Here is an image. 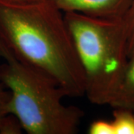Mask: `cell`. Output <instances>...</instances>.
Returning a JSON list of instances; mask_svg holds the SVG:
<instances>
[{
  "mask_svg": "<svg viewBox=\"0 0 134 134\" xmlns=\"http://www.w3.org/2000/svg\"><path fill=\"white\" fill-rule=\"evenodd\" d=\"M6 90L7 88L0 81V119L4 115L8 114V104L10 98V91Z\"/></svg>",
  "mask_w": 134,
  "mask_h": 134,
  "instance_id": "obj_10",
  "label": "cell"
},
{
  "mask_svg": "<svg viewBox=\"0 0 134 134\" xmlns=\"http://www.w3.org/2000/svg\"><path fill=\"white\" fill-rule=\"evenodd\" d=\"M23 128L18 119L12 114H7L0 119V134H20Z\"/></svg>",
  "mask_w": 134,
  "mask_h": 134,
  "instance_id": "obj_7",
  "label": "cell"
},
{
  "mask_svg": "<svg viewBox=\"0 0 134 134\" xmlns=\"http://www.w3.org/2000/svg\"><path fill=\"white\" fill-rule=\"evenodd\" d=\"M63 13L101 19L125 18L133 0H49Z\"/></svg>",
  "mask_w": 134,
  "mask_h": 134,
  "instance_id": "obj_4",
  "label": "cell"
},
{
  "mask_svg": "<svg viewBox=\"0 0 134 134\" xmlns=\"http://www.w3.org/2000/svg\"><path fill=\"white\" fill-rule=\"evenodd\" d=\"M88 133L90 134H115L112 121L103 119L96 120L92 122Z\"/></svg>",
  "mask_w": 134,
  "mask_h": 134,
  "instance_id": "obj_9",
  "label": "cell"
},
{
  "mask_svg": "<svg viewBox=\"0 0 134 134\" xmlns=\"http://www.w3.org/2000/svg\"><path fill=\"white\" fill-rule=\"evenodd\" d=\"M109 105L134 111V55L130 57L118 88Z\"/></svg>",
  "mask_w": 134,
  "mask_h": 134,
  "instance_id": "obj_5",
  "label": "cell"
},
{
  "mask_svg": "<svg viewBox=\"0 0 134 134\" xmlns=\"http://www.w3.org/2000/svg\"><path fill=\"white\" fill-rule=\"evenodd\" d=\"M111 121L115 134H134V111L115 108Z\"/></svg>",
  "mask_w": 134,
  "mask_h": 134,
  "instance_id": "obj_6",
  "label": "cell"
},
{
  "mask_svg": "<svg viewBox=\"0 0 134 134\" xmlns=\"http://www.w3.org/2000/svg\"><path fill=\"white\" fill-rule=\"evenodd\" d=\"M64 16L85 77V96L94 104L109 105L129 59L125 18Z\"/></svg>",
  "mask_w": 134,
  "mask_h": 134,
  "instance_id": "obj_3",
  "label": "cell"
},
{
  "mask_svg": "<svg viewBox=\"0 0 134 134\" xmlns=\"http://www.w3.org/2000/svg\"><path fill=\"white\" fill-rule=\"evenodd\" d=\"M43 0H0V3L12 5H24L39 2Z\"/></svg>",
  "mask_w": 134,
  "mask_h": 134,
  "instance_id": "obj_11",
  "label": "cell"
},
{
  "mask_svg": "<svg viewBox=\"0 0 134 134\" xmlns=\"http://www.w3.org/2000/svg\"><path fill=\"white\" fill-rule=\"evenodd\" d=\"M0 81L10 93L8 113L29 134H73L83 116L75 106L62 103L66 91L52 77L16 58L1 40Z\"/></svg>",
  "mask_w": 134,
  "mask_h": 134,
  "instance_id": "obj_2",
  "label": "cell"
},
{
  "mask_svg": "<svg viewBox=\"0 0 134 134\" xmlns=\"http://www.w3.org/2000/svg\"><path fill=\"white\" fill-rule=\"evenodd\" d=\"M127 33V52L128 57L134 55V0L125 16Z\"/></svg>",
  "mask_w": 134,
  "mask_h": 134,
  "instance_id": "obj_8",
  "label": "cell"
},
{
  "mask_svg": "<svg viewBox=\"0 0 134 134\" xmlns=\"http://www.w3.org/2000/svg\"><path fill=\"white\" fill-rule=\"evenodd\" d=\"M0 40L20 61L54 80L69 97L85 96V77L64 13L49 0L0 3Z\"/></svg>",
  "mask_w": 134,
  "mask_h": 134,
  "instance_id": "obj_1",
  "label": "cell"
}]
</instances>
